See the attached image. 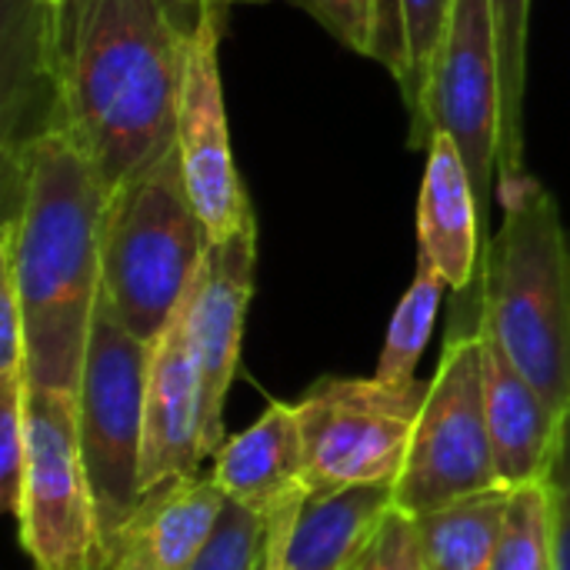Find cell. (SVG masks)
Wrapping results in <instances>:
<instances>
[{
  "label": "cell",
  "mask_w": 570,
  "mask_h": 570,
  "mask_svg": "<svg viewBox=\"0 0 570 570\" xmlns=\"http://www.w3.org/2000/svg\"><path fill=\"white\" fill-rule=\"evenodd\" d=\"M197 17L174 0H30V57L60 127L107 194L177 147Z\"/></svg>",
  "instance_id": "obj_1"
},
{
  "label": "cell",
  "mask_w": 570,
  "mask_h": 570,
  "mask_svg": "<svg viewBox=\"0 0 570 570\" xmlns=\"http://www.w3.org/2000/svg\"><path fill=\"white\" fill-rule=\"evenodd\" d=\"M7 217L0 264L10 271L27 334V381L77 394L100 307V240L107 187L90 157L60 130L40 127L3 150Z\"/></svg>",
  "instance_id": "obj_2"
},
{
  "label": "cell",
  "mask_w": 570,
  "mask_h": 570,
  "mask_svg": "<svg viewBox=\"0 0 570 570\" xmlns=\"http://www.w3.org/2000/svg\"><path fill=\"white\" fill-rule=\"evenodd\" d=\"M481 324L564 417L570 407V230L528 174L504 187V227L484 254Z\"/></svg>",
  "instance_id": "obj_3"
},
{
  "label": "cell",
  "mask_w": 570,
  "mask_h": 570,
  "mask_svg": "<svg viewBox=\"0 0 570 570\" xmlns=\"http://www.w3.org/2000/svg\"><path fill=\"white\" fill-rule=\"evenodd\" d=\"M207 247L210 237L190 204L174 147L107 200L100 307H107L137 341L154 347L180 314Z\"/></svg>",
  "instance_id": "obj_4"
},
{
  "label": "cell",
  "mask_w": 570,
  "mask_h": 570,
  "mask_svg": "<svg viewBox=\"0 0 570 570\" xmlns=\"http://www.w3.org/2000/svg\"><path fill=\"white\" fill-rule=\"evenodd\" d=\"M147 371L150 344L97 307L77 384V438L110 561L140 508Z\"/></svg>",
  "instance_id": "obj_5"
},
{
  "label": "cell",
  "mask_w": 570,
  "mask_h": 570,
  "mask_svg": "<svg viewBox=\"0 0 570 570\" xmlns=\"http://www.w3.org/2000/svg\"><path fill=\"white\" fill-rule=\"evenodd\" d=\"M504 488L494 468L481 327L451 334L394 481V508L407 518Z\"/></svg>",
  "instance_id": "obj_6"
},
{
  "label": "cell",
  "mask_w": 570,
  "mask_h": 570,
  "mask_svg": "<svg viewBox=\"0 0 570 570\" xmlns=\"http://www.w3.org/2000/svg\"><path fill=\"white\" fill-rule=\"evenodd\" d=\"M428 384L391 387L377 377H321L297 404L304 491L334 494L394 484L421 417Z\"/></svg>",
  "instance_id": "obj_7"
},
{
  "label": "cell",
  "mask_w": 570,
  "mask_h": 570,
  "mask_svg": "<svg viewBox=\"0 0 570 570\" xmlns=\"http://www.w3.org/2000/svg\"><path fill=\"white\" fill-rule=\"evenodd\" d=\"M448 134L474 180L484 230H491V197L501 167V67L491 0H454L431 83L411 117V147H431Z\"/></svg>",
  "instance_id": "obj_8"
},
{
  "label": "cell",
  "mask_w": 570,
  "mask_h": 570,
  "mask_svg": "<svg viewBox=\"0 0 570 570\" xmlns=\"http://www.w3.org/2000/svg\"><path fill=\"white\" fill-rule=\"evenodd\" d=\"M20 548L37 570H110L77 438V394L30 387Z\"/></svg>",
  "instance_id": "obj_9"
},
{
  "label": "cell",
  "mask_w": 570,
  "mask_h": 570,
  "mask_svg": "<svg viewBox=\"0 0 570 570\" xmlns=\"http://www.w3.org/2000/svg\"><path fill=\"white\" fill-rule=\"evenodd\" d=\"M227 13L204 10L190 33L180 117H177V157L190 204L207 227L210 240H224L254 220L247 187L234 167L230 127L220 83V30Z\"/></svg>",
  "instance_id": "obj_10"
},
{
  "label": "cell",
  "mask_w": 570,
  "mask_h": 570,
  "mask_svg": "<svg viewBox=\"0 0 570 570\" xmlns=\"http://www.w3.org/2000/svg\"><path fill=\"white\" fill-rule=\"evenodd\" d=\"M257 271V217L224 240H210L184 314L204 381V438L210 458L227 441L224 404L237 374Z\"/></svg>",
  "instance_id": "obj_11"
},
{
  "label": "cell",
  "mask_w": 570,
  "mask_h": 570,
  "mask_svg": "<svg viewBox=\"0 0 570 570\" xmlns=\"http://www.w3.org/2000/svg\"><path fill=\"white\" fill-rule=\"evenodd\" d=\"M207 458L210 451L204 438V381L187 331V314L180 307V314L150 347L140 501L167 484L197 478V468Z\"/></svg>",
  "instance_id": "obj_12"
},
{
  "label": "cell",
  "mask_w": 570,
  "mask_h": 570,
  "mask_svg": "<svg viewBox=\"0 0 570 570\" xmlns=\"http://www.w3.org/2000/svg\"><path fill=\"white\" fill-rule=\"evenodd\" d=\"M394 511V484L307 494L271 524L264 570H354Z\"/></svg>",
  "instance_id": "obj_13"
},
{
  "label": "cell",
  "mask_w": 570,
  "mask_h": 570,
  "mask_svg": "<svg viewBox=\"0 0 570 570\" xmlns=\"http://www.w3.org/2000/svg\"><path fill=\"white\" fill-rule=\"evenodd\" d=\"M210 478L227 501L250 508L271 524L291 514L304 498V441L294 404L274 401L240 434L227 438L214 454Z\"/></svg>",
  "instance_id": "obj_14"
},
{
  "label": "cell",
  "mask_w": 570,
  "mask_h": 570,
  "mask_svg": "<svg viewBox=\"0 0 570 570\" xmlns=\"http://www.w3.org/2000/svg\"><path fill=\"white\" fill-rule=\"evenodd\" d=\"M488 247L464 154L448 134H434L417 197V257H428L448 287L468 291L478 277V257L484 264Z\"/></svg>",
  "instance_id": "obj_15"
},
{
  "label": "cell",
  "mask_w": 570,
  "mask_h": 570,
  "mask_svg": "<svg viewBox=\"0 0 570 570\" xmlns=\"http://www.w3.org/2000/svg\"><path fill=\"white\" fill-rule=\"evenodd\" d=\"M484 337V384H488V428L494 448V468L504 488H528L548 478L561 414L544 401V394L518 371L508 351L481 324Z\"/></svg>",
  "instance_id": "obj_16"
},
{
  "label": "cell",
  "mask_w": 570,
  "mask_h": 570,
  "mask_svg": "<svg viewBox=\"0 0 570 570\" xmlns=\"http://www.w3.org/2000/svg\"><path fill=\"white\" fill-rule=\"evenodd\" d=\"M227 498L214 478H187L147 494L110 570H187L207 544Z\"/></svg>",
  "instance_id": "obj_17"
},
{
  "label": "cell",
  "mask_w": 570,
  "mask_h": 570,
  "mask_svg": "<svg viewBox=\"0 0 570 570\" xmlns=\"http://www.w3.org/2000/svg\"><path fill=\"white\" fill-rule=\"evenodd\" d=\"M511 494V488H491L417 514L414 528L428 570H491L504 534Z\"/></svg>",
  "instance_id": "obj_18"
},
{
  "label": "cell",
  "mask_w": 570,
  "mask_h": 570,
  "mask_svg": "<svg viewBox=\"0 0 570 570\" xmlns=\"http://www.w3.org/2000/svg\"><path fill=\"white\" fill-rule=\"evenodd\" d=\"M501 67V187L524 180V94H528V33L531 0H491Z\"/></svg>",
  "instance_id": "obj_19"
},
{
  "label": "cell",
  "mask_w": 570,
  "mask_h": 570,
  "mask_svg": "<svg viewBox=\"0 0 570 570\" xmlns=\"http://www.w3.org/2000/svg\"><path fill=\"white\" fill-rule=\"evenodd\" d=\"M444 287H448V281L441 277V271L428 257H417V274H414L407 294L401 297V304L391 317V327H387V341H384V351H381V361L374 371L377 381H384L391 387L417 384V364L431 341Z\"/></svg>",
  "instance_id": "obj_20"
},
{
  "label": "cell",
  "mask_w": 570,
  "mask_h": 570,
  "mask_svg": "<svg viewBox=\"0 0 570 570\" xmlns=\"http://www.w3.org/2000/svg\"><path fill=\"white\" fill-rule=\"evenodd\" d=\"M454 0H394V63L391 73L411 117L421 110L431 70L451 20Z\"/></svg>",
  "instance_id": "obj_21"
},
{
  "label": "cell",
  "mask_w": 570,
  "mask_h": 570,
  "mask_svg": "<svg viewBox=\"0 0 570 570\" xmlns=\"http://www.w3.org/2000/svg\"><path fill=\"white\" fill-rule=\"evenodd\" d=\"M491 570H554L551 501L544 481L514 488Z\"/></svg>",
  "instance_id": "obj_22"
},
{
  "label": "cell",
  "mask_w": 570,
  "mask_h": 570,
  "mask_svg": "<svg viewBox=\"0 0 570 570\" xmlns=\"http://www.w3.org/2000/svg\"><path fill=\"white\" fill-rule=\"evenodd\" d=\"M30 464V381H0V504L10 518L23 511Z\"/></svg>",
  "instance_id": "obj_23"
},
{
  "label": "cell",
  "mask_w": 570,
  "mask_h": 570,
  "mask_svg": "<svg viewBox=\"0 0 570 570\" xmlns=\"http://www.w3.org/2000/svg\"><path fill=\"white\" fill-rule=\"evenodd\" d=\"M271 538V521L254 514L250 508L227 501L217 528L187 570H261Z\"/></svg>",
  "instance_id": "obj_24"
},
{
  "label": "cell",
  "mask_w": 570,
  "mask_h": 570,
  "mask_svg": "<svg viewBox=\"0 0 570 570\" xmlns=\"http://www.w3.org/2000/svg\"><path fill=\"white\" fill-rule=\"evenodd\" d=\"M307 10L327 33L364 57L384 53V10L381 0H287Z\"/></svg>",
  "instance_id": "obj_25"
},
{
  "label": "cell",
  "mask_w": 570,
  "mask_h": 570,
  "mask_svg": "<svg viewBox=\"0 0 570 570\" xmlns=\"http://www.w3.org/2000/svg\"><path fill=\"white\" fill-rule=\"evenodd\" d=\"M551 501V541H554V570H570V407L561 417L558 448L544 478Z\"/></svg>",
  "instance_id": "obj_26"
},
{
  "label": "cell",
  "mask_w": 570,
  "mask_h": 570,
  "mask_svg": "<svg viewBox=\"0 0 570 570\" xmlns=\"http://www.w3.org/2000/svg\"><path fill=\"white\" fill-rule=\"evenodd\" d=\"M354 570H428L414 518H407L394 508L391 518L384 521V528L377 531L374 544L364 551V558L357 561Z\"/></svg>",
  "instance_id": "obj_27"
},
{
  "label": "cell",
  "mask_w": 570,
  "mask_h": 570,
  "mask_svg": "<svg viewBox=\"0 0 570 570\" xmlns=\"http://www.w3.org/2000/svg\"><path fill=\"white\" fill-rule=\"evenodd\" d=\"M13 377H27V334L13 277L0 264V381Z\"/></svg>",
  "instance_id": "obj_28"
},
{
  "label": "cell",
  "mask_w": 570,
  "mask_h": 570,
  "mask_svg": "<svg viewBox=\"0 0 570 570\" xmlns=\"http://www.w3.org/2000/svg\"><path fill=\"white\" fill-rule=\"evenodd\" d=\"M180 10H187L190 17H200L204 10H220V13H227L230 7H237V3H267V0H174Z\"/></svg>",
  "instance_id": "obj_29"
},
{
  "label": "cell",
  "mask_w": 570,
  "mask_h": 570,
  "mask_svg": "<svg viewBox=\"0 0 570 570\" xmlns=\"http://www.w3.org/2000/svg\"><path fill=\"white\" fill-rule=\"evenodd\" d=\"M381 10H384V0H381ZM387 57V17H384V53H381V60Z\"/></svg>",
  "instance_id": "obj_30"
},
{
  "label": "cell",
  "mask_w": 570,
  "mask_h": 570,
  "mask_svg": "<svg viewBox=\"0 0 570 570\" xmlns=\"http://www.w3.org/2000/svg\"><path fill=\"white\" fill-rule=\"evenodd\" d=\"M33 3H40V7H50V3H57V0H33Z\"/></svg>",
  "instance_id": "obj_31"
},
{
  "label": "cell",
  "mask_w": 570,
  "mask_h": 570,
  "mask_svg": "<svg viewBox=\"0 0 570 570\" xmlns=\"http://www.w3.org/2000/svg\"><path fill=\"white\" fill-rule=\"evenodd\" d=\"M261 570H264V568H261Z\"/></svg>",
  "instance_id": "obj_32"
}]
</instances>
